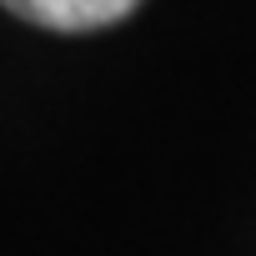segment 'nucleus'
I'll return each mask as SVG.
<instances>
[{
  "mask_svg": "<svg viewBox=\"0 0 256 256\" xmlns=\"http://www.w3.org/2000/svg\"><path fill=\"white\" fill-rule=\"evenodd\" d=\"M0 6L30 26H40V30L86 36V30H106V26L126 20L141 0H0Z\"/></svg>",
  "mask_w": 256,
  "mask_h": 256,
  "instance_id": "obj_1",
  "label": "nucleus"
}]
</instances>
